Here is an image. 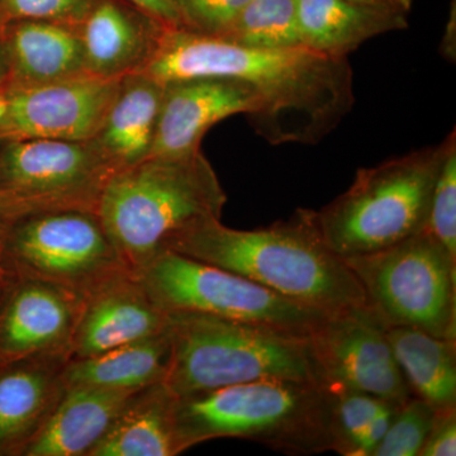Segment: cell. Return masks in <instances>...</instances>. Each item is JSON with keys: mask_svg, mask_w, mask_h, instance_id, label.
Instances as JSON below:
<instances>
[{"mask_svg": "<svg viewBox=\"0 0 456 456\" xmlns=\"http://www.w3.org/2000/svg\"><path fill=\"white\" fill-rule=\"evenodd\" d=\"M119 170L95 140H12L0 145V198L9 220L31 213H97L99 198Z\"/></svg>", "mask_w": 456, "mask_h": 456, "instance_id": "9c48e42d", "label": "cell"}, {"mask_svg": "<svg viewBox=\"0 0 456 456\" xmlns=\"http://www.w3.org/2000/svg\"><path fill=\"white\" fill-rule=\"evenodd\" d=\"M436 411L417 397L398 407L386 436L371 456H419L428 439Z\"/></svg>", "mask_w": 456, "mask_h": 456, "instance_id": "83f0119b", "label": "cell"}, {"mask_svg": "<svg viewBox=\"0 0 456 456\" xmlns=\"http://www.w3.org/2000/svg\"><path fill=\"white\" fill-rule=\"evenodd\" d=\"M134 393L93 387L66 388L23 455L89 456Z\"/></svg>", "mask_w": 456, "mask_h": 456, "instance_id": "d6986e66", "label": "cell"}, {"mask_svg": "<svg viewBox=\"0 0 456 456\" xmlns=\"http://www.w3.org/2000/svg\"><path fill=\"white\" fill-rule=\"evenodd\" d=\"M69 354H45L14 360L0 373V452L22 454L65 392Z\"/></svg>", "mask_w": 456, "mask_h": 456, "instance_id": "e0dca14e", "label": "cell"}, {"mask_svg": "<svg viewBox=\"0 0 456 456\" xmlns=\"http://www.w3.org/2000/svg\"><path fill=\"white\" fill-rule=\"evenodd\" d=\"M169 359L167 326L164 332L145 340L122 345L90 358L69 360L64 371L65 388L93 387L136 392L163 382Z\"/></svg>", "mask_w": 456, "mask_h": 456, "instance_id": "603a6c76", "label": "cell"}, {"mask_svg": "<svg viewBox=\"0 0 456 456\" xmlns=\"http://www.w3.org/2000/svg\"><path fill=\"white\" fill-rule=\"evenodd\" d=\"M448 146L449 136L439 145L359 169L345 193L320 211H310L327 248L345 259L422 232Z\"/></svg>", "mask_w": 456, "mask_h": 456, "instance_id": "8992f818", "label": "cell"}, {"mask_svg": "<svg viewBox=\"0 0 456 456\" xmlns=\"http://www.w3.org/2000/svg\"><path fill=\"white\" fill-rule=\"evenodd\" d=\"M259 99L250 84L231 77H189L164 83L163 101L150 156L200 151L204 134L235 114L250 117Z\"/></svg>", "mask_w": 456, "mask_h": 456, "instance_id": "4fadbf2b", "label": "cell"}, {"mask_svg": "<svg viewBox=\"0 0 456 456\" xmlns=\"http://www.w3.org/2000/svg\"><path fill=\"white\" fill-rule=\"evenodd\" d=\"M7 226L8 251L23 279L57 285L86 301L114 279L131 274L95 212L31 213Z\"/></svg>", "mask_w": 456, "mask_h": 456, "instance_id": "30bf717a", "label": "cell"}, {"mask_svg": "<svg viewBox=\"0 0 456 456\" xmlns=\"http://www.w3.org/2000/svg\"><path fill=\"white\" fill-rule=\"evenodd\" d=\"M359 4L370 5V7L392 9V11L410 13L412 9L413 0H350Z\"/></svg>", "mask_w": 456, "mask_h": 456, "instance_id": "e575fe53", "label": "cell"}, {"mask_svg": "<svg viewBox=\"0 0 456 456\" xmlns=\"http://www.w3.org/2000/svg\"><path fill=\"white\" fill-rule=\"evenodd\" d=\"M0 40L9 65L7 86H40L86 74L82 42L71 26L47 20H11Z\"/></svg>", "mask_w": 456, "mask_h": 456, "instance_id": "ac0fdd59", "label": "cell"}, {"mask_svg": "<svg viewBox=\"0 0 456 456\" xmlns=\"http://www.w3.org/2000/svg\"><path fill=\"white\" fill-rule=\"evenodd\" d=\"M302 46L330 57H347L370 38L402 31L408 13L350 0H297Z\"/></svg>", "mask_w": 456, "mask_h": 456, "instance_id": "ffe728a7", "label": "cell"}, {"mask_svg": "<svg viewBox=\"0 0 456 456\" xmlns=\"http://www.w3.org/2000/svg\"><path fill=\"white\" fill-rule=\"evenodd\" d=\"M344 260L388 329L412 327L456 340V261L430 233Z\"/></svg>", "mask_w": 456, "mask_h": 456, "instance_id": "52a82bcc", "label": "cell"}, {"mask_svg": "<svg viewBox=\"0 0 456 456\" xmlns=\"http://www.w3.org/2000/svg\"><path fill=\"white\" fill-rule=\"evenodd\" d=\"M308 338L323 386L395 403L412 397L395 362L388 327L368 303L330 314Z\"/></svg>", "mask_w": 456, "mask_h": 456, "instance_id": "8fae6325", "label": "cell"}, {"mask_svg": "<svg viewBox=\"0 0 456 456\" xmlns=\"http://www.w3.org/2000/svg\"><path fill=\"white\" fill-rule=\"evenodd\" d=\"M440 55L446 61L455 64L456 61V2L452 0L450 4L448 22H446L445 32L440 42Z\"/></svg>", "mask_w": 456, "mask_h": 456, "instance_id": "836d02e7", "label": "cell"}, {"mask_svg": "<svg viewBox=\"0 0 456 456\" xmlns=\"http://www.w3.org/2000/svg\"><path fill=\"white\" fill-rule=\"evenodd\" d=\"M227 196L202 151L149 156L108 180L97 215L131 273L178 237L221 220Z\"/></svg>", "mask_w": 456, "mask_h": 456, "instance_id": "3957f363", "label": "cell"}, {"mask_svg": "<svg viewBox=\"0 0 456 456\" xmlns=\"http://www.w3.org/2000/svg\"><path fill=\"white\" fill-rule=\"evenodd\" d=\"M3 26H4V22H3L2 14H0V33H2Z\"/></svg>", "mask_w": 456, "mask_h": 456, "instance_id": "74e56055", "label": "cell"}, {"mask_svg": "<svg viewBox=\"0 0 456 456\" xmlns=\"http://www.w3.org/2000/svg\"><path fill=\"white\" fill-rule=\"evenodd\" d=\"M132 275L167 314H207L305 336L330 314L176 251L159 254Z\"/></svg>", "mask_w": 456, "mask_h": 456, "instance_id": "ba28073f", "label": "cell"}, {"mask_svg": "<svg viewBox=\"0 0 456 456\" xmlns=\"http://www.w3.org/2000/svg\"><path fill=\"white\" fill-rule=\"evenodd\" d=\"M169 28H179L175 0H128Z\"/></svg>", "mask_w": 456, "mask_h": 456, "instance_id": "d6a6232c", "label": "cell"}, {"mask_svg": "<svg viewBox=\"0 0 456 456\" xmlns=\"http://www.w3.org/2000/svg\"><path fill=\"white\" fill-rule=\"evenodd\" d=\"M167 334L163 383L176 398L261 380L323 386L305 335L187 312L167 314Z\"/></svg>", "mask_w": 456, "mask_h": 456, "instance_id": "5b68a950", "label": "cell"}, {"mask_svg": "<svg viewBox=\"0 0 456 456\" xmlns=\"http://www.w3.org/2000/svg\"><path fill=\"white\" fill-rule=\"evenodd\" d=\"M121 79L83 74L40 86H5L0 90V141L94 140Z\"/></svg>", "mask_w": 456, "mask_h": 456, "instance_id": "7c38bea8", "label": "cell"}, {"mask_svg": "<svg viewBox=\"0 0 456 456\" xmlns=\"http://www.w3.org/2000/svg\"><path fill=\"white\" fill-rule=\"evenodd\" d=\"M402 403L387 401L383 407L378 411L377 415L370 419L367 428L362 432L359 440L358 454L356 456H371L373 452L379 445L380 441L386 436L389 426H391L398 407Z\"/></svg>", "mask_w": 456, "mask_h": 456, "instance_id": "1f68e13d", "label": "cell"}, {"mask_svg": "<svg viewBox=\"0 0 456 456\" xmlns=\"http://www.w3.org/2000/svg\"><path fill=\"white\" fill-rule=\"evenodd\" d=\"M139 73L163 84L202 77L250 84L259 108L248 119L270 145H316L355 103L347 57L305 46L250 49L182 28L165 31L154 57Z\"/></svg>", "mask_w": 456, "mask_h": 456, "instance_id": "6da1fadb", "label": "cell"}, {"mask_svg": "<svg viewBox=\"0 0 456 456\" xmlns=\"http://www.w3.org/2000/svg\"><path fill=\"white\" fill-rule=\"evenodd\" d=\"M9 80V65L7 53H5L4 45L0 40V90L7 86Z\"/></svg>", "mask_w": 456, "mask_h": 456, "instance_id": "d590c367", "label": "cell"}, {"mask_svg": "<svg viewBox=\"0 0 456 456\" xmlns=\"http://www.w3.org/2000/svg\"><path fill=\"white\" fill-rule=\"evenodd\" d=\"M250 0H175L179 28L224 37Z\"/></svg>", "mask_w": 456, "mask_h": 456, "instance_id": "f1b7e54d", "label": "cell"}, {"mask_svg": "<svg viewBox=\"0 0 456 456\" xmlns=\"http://www.w3.org/2000/svg\"><path fill=\"white\" fill-rule=\"evenodd\" d=\"M84 299L57 285L23 279L0 314V355L14 360L68 353Z\"/></svg>", "mask_w": 456, "mask_h": 456, "instance_id": "2e32d148", "label": "cell"}, {"mask_svg": "<svg viewBox=\"0 0 456 456\" xmlns=\"http://www.w3.org/2000/svg\"><path fill=\"white\" fill-rule=\"evenodd\" d=\"M7 212H5L4 204L2 202V198H0V222L2 224H7L8 222Z\"/></svg>", "mask_w": 456, "mask_h": 456, "instance_id": "8d00e7d4", "label": "cell"}, {"mask_svg": "<svg viewBox=\"0 0 456 456\" xmlns=\"http://www.w3.org/2000/svg\"><path fill=\"white\" fill-rule=\"evenodd\" d=\"M5 226V224H2V222H0V228H3Z\"/></svg>", "mask_w": 456, "mask_h": 456, "instance_id": "f35d334b", "label": "cell"}, {"mask_svg": "<svg viewBox=\"0 0 456 456\" xmlns=\"http://www.w3.org/2000/svg\"><path fill=\"white\" fill-rule=\"evenodd\" d=\"M169 250L327 314L368 303L353 270L318 235L310 209H298L289 221L251 231L224 226L221 220L207 222L178 237Z\"/></svg>", "mask_w": 456, "mask_h": 456, "instance_id": "7a4b0ae2", "label": "cell"}, {"mask_svg": "<svg viewBox=\"0 0 456 456\" xmlns=\"http://www.w3.org/2000/svg\"><path fill=\"white\" fill-rule=\"evenodd\" d=\"M92 0H0L3 22L47 20L74 27Z\"/></svg>", "mask_w": 456, "mask_h": 456, "instance_id": "f546056e", "label": "cell"}, {"mask_svg": "<svg viewBox=\"0 0 456 456\" xmlns=\"http://www.w3.org/2000/svg\"><path fill=\"white\" fill-rule=\"evenodd\" d=\"M73 28L82 42L86 73L121 79L149 64L169 27L128 0H92Z\"/></svg>", "mask_w": 456, "mask_h": 456, "instance_id": "5bb4252c", "label": "cell"}, {"mask_svg": "<svg viewBox=\"0 0 456 456\" xmlns=\"http://www.w3.org/2000/svg\"><path fill=\"white\" fill-rule=\"evenodd\" d=\"M175 399L163 382L134 392L89 456L178 455Z\"/></svg>", "mask_w": 456, "mask_h": 456, "instance_id": "7402d4cb", "label": "cell"}, {"mask_svg": "<svg viewBox=\"0 0 456 456\" xmlns=\"http://www.w3.org/2000/svg\"><path fill=\"white\" fill-rule=\"evenodd\" d=\"M164 84L145 73L126 75L95 142L118 169L149 158L154 145Z\"/></svg>", "mask_w": 456, "mask_h": 456, "instance_id": "44dd1931", "label": "cell"}, {"mask_svg": "<svg viewBox=\"0 0 456 456\" xmlns=\"http://www.w3.org/2000/svg\"><path fill=\"white\" fill-rule=\"evenodd\" d=\"M329 388L331 392V452L356 456L362 432L387 399L340 387Z\"/></svg>", "mask_w": 456, "mask_h": 456, "instance_id": "484cf974", "label": "cell"}, {"mask_svg": "<svg viewBox=\"0 0 456 456\" xmlns=\"http://www.w3.org/2000/svg\"><path fill=\"white\" fill-rule=\"evenodd\" d=\"M389 342L413 397L436 412L456 408V340L412 329L389 327Z\"/></svg>", "mask_w": 456, "mask_h": 456, "instance_id": "cb8c5ba5", "label": "cell"}, {"mask_svg": "<svg viewBox=\"0 0 456 456\" xmlns=\"http://www.w3.org/2000/svg\"><path fill=\"white\" fill-rule=\"evenodd\" d=\"M167 326V312L147 296L131 273L114 279L84 301L69 345V358H90L145 340L161 334Z\"/></svg>", "mask_w": 456, "mask_h": 456, "instance_id": "9a60e30c", "label": "cell"}, {"mask_svg": "<svg viewBox=\"0 0 456 456\" xmlns=\"http://www.w3.org/2000/svg\"><path fill=\"white\" fill-rule=\"evenodd\" d=\"M426 232L437 240L456 261V134H449L445 159L435 182Z\"/></svg>", "mask_w": 456, "mask_h": 456, "instance_id": "4316f807", "label": "cell"}, {"mask_svg": "<svg viewBox=\"0 0 456 456\" xmlns=\"http://www.w3.org/2000/svg\"><path fill=\"white\" fill-rule=\"evenodd\" d=\"M220 38L250 49L302 46L297 0H250Z\"/></svg>", "mask_w": 456, "mask_h": 456, "instance_id": "d4e9b609", "label": "cell"}, {"mask_svg": "<svg viewBox=\"0 0 456 456\" xmlns=\"http://www.w3.org/2000/svg\"><path fill=\"white\" fill-rule=\"evenodd\" d=\"M456 455V408L436 412L419 456Z\"/></svg>", "mask_w": 456, "mask_h": 456, "instance_id": "4dcf8cb0", "label": "cell"}, {"mask_svg": "<svg viewBox=\"0 0 456 456\" xmlns=\"http://www.w3.org/2000/svg\"><path fill=\"white\" fill-rule=\"evenodd\" d=\"M174 432L178 454L221 437L289 455L331 452V392L322 384L261 380L176 398Z\"/></svg>", "mask_w": 456, "mask_h": 456, "instance_id": "277c9868", "label": "cell"}, {"mask_svg": "<svg viewBox=\"0 0 456 456\" xmlns=\"http://www.w3.org/2000/svg\"><path fill=\"white\" fill-rule=\"evenodd\" d=\"M3 141H0V145H2Z\"/></svg>", "mask_w": 456, "mask_h": 456, "instance_id": "ab89813d", "label": "cell"}]
</instances>
